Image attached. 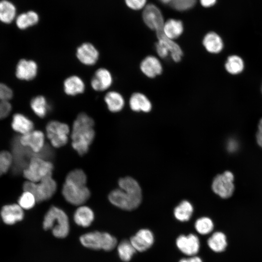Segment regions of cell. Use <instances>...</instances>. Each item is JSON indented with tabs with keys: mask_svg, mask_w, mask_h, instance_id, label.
Wrapping results in <instances>:
<instances>
[{
	"mask_svg": "<svg viewBox=\"0 0 262 262\" xmlns=\"http://www.w3.org/2000/svg\"><path fill=\"white\" fill-rule=\"evenodd\" d=\"M119 189L114 190L109 195V201L115 206L125 210H133L142 200L141 189L133 178L126 177L118 180Z\"/></svg>",
	"mask_w": 262,
	"mask_h": 262,
	"instance_id": "cell-1",
	"label": "cell"
},
{
	"mask_svg": "<svg viewBox=\"0 0 262 262\" xmlns=\"http://www.w3.org/2000/svg\"><path fill=\"white\" fill-rule=\"evenodd\" d=\"M94 121L85 113H81L74 120L71 133L72 147L81 155L85 154L93 142L95 132Z\"/></svg>",
	"mask_w": 262,
	"mask_h": 262,
	"instance_id": "cell-2",
	"label": "cell"
},
{
	"mask_svg": "<svg viewBox=\"0 0 262 262\" xmlns=\"http://www.w3.org/2000/svg\"><path fill=\"white\" fill-rule=\"evenodd\" d=\"M43 227L45 230L51 229L56 238H65L69 231L68 217L63 210L52 206L44 216Z\"/></svg>",
	"mask_w": 262,
	"mask_h": 262,
	"instance_id": "cell-3",
	"label": "cell"
},
{
	"mask_svg": "<svg viewBox=\"0 0 262 262\" xmlns=\"http://www.w3.org/2000/svg\"><path fill=\"white\" fill-rule=\"evenodd\" d=\"M82 245L85 247L94 250H113L117 245L116 239L106 232L95 231L86 233L80 237Z\"/></svg>",
	"mask_w": 262,
	"mask_h": 262,
	"instance_id": "cell-4",
	"label": "cell"
},
{
	"mask_svg": "<svg viewBox=\"0 0 262 262\" xmlns=\"http://www.w3.org/2000/svg\"><path fill=\"white\" fill-rule=\"evenodd\" d=\"M24 191L32 193L36 201L42 202L49 199L55 193L57 189L56 182L52 178V175H49L38 182L30 181H25L23 185Z\"/></svg>",
	"mask_w": 262,
	"mask_h": 262,
	"instance_id": "cell-5",
	"label": "cell"
},
{
	"mask_svg": "<svg viewBox=\"0 0 262 262\" xmlns=\"http://www.w3.org/2000/svg\"><path fill=\"white\" fill-rule=\"evenodd\" d=\"M53 166L49 161L37 156L31 158L23 174L27 180L38 182L45 177L52 175Z\"/></svg>",
	"mask_w": 262,
	"mask_h": 262,
	"instance_id": "cell-6",
	"label": "cell"
},
{
	"mask_svg": "<svg viewBox=\"0 0 262 262\" xmlns=\"http://www.w3.org/2000/svg\"><path fill=\"white\" fill-rule=\"evenodd\" d=\"M46 131L47 138L53 147H60L67 143L70 128L66 123L51 120L46 125Z\"/></svg>",
	"mask_w": 262,
	"mask_h": 262,
	"instance_id": "cell-7",
	"label": "cell"
},
{
	"mask_svg": "<svg viewBox=\"0 0 262 262\" xmlns=\"http://www.w3.org/2000/svg\"><path fill=\"white\" fill-rule=\"evenodd\" d=\"M62 194L65 199L74 205H82L90 196V192L86 185L65 181Z\"/></svg>",
	"mask_w": 262,
	"mask_h": 262,
	"instance_id": "cell-8",
	"label": "cell"
},
{
	"mask_svg": "<svg viewBox=\"0 0 262 262\" xmlns=\"http://www.w3.org/2000/svg\"><path fill=\"white\" fill-rule=\"evenodd\" d=\"M234 176L229 171L216 176L212 183L213 191L223 198L230 197L234 190Z\"/></svg>",
	"mask_w": 262,
	"mask_h": 262,
	"instance_id": "cell-9",
	"label": "cell"
},
{
	"mask_svg": "<svg viewBox=\"0 0 262 262\" xmlns=\"http://www.w3.org/2000/svg\"><path fill=\"white\" fill-rule=\"evenodd\" d=\"M21 145L30 149L33 153H39L44 147L45 135L39 130L32 131L22 135L18 139Z\"/></svg>",
	"mask_w": 262,
	"mask_h": 262,
	"instance_id": "cell-10",
	"label": "cell"
},
{
	"mask_svg": "<svg viewBox=\"0 0 262 262\" xmlns=\"http://www.w3.org/2000/svg\"><path fill=\"white\" fill-rule=\"evenodd\" d=\"M76 55L78 60L82 64L92 66L98 62L99 53L94 45L90 43L85 42L77 48Z\"/></svg>",
	"mask_w": 262,
	"mask_h": 262,
	"instance_id": "cell-11",
	"label": "cell"
},
{
	"mask_svg": "<svg viewBox=\"0 0 262 262\" xmlns=\"http://www.w3.org/2000/svg\"><path fill=\"white\" fill-rule=\"evenodd\" d=\"M143 18L147 26L156 32L163 29L164 18L160 10L155 5L150 4L145 7Z\"/></svg>",
	"mask_w": 262,
	"mask_h": 262,
	"instance_id": "cell-12",
	"label": "cell"
},
{
	"mask_svg": "<svg viewBox=\"0 0 262 262\" xmlns=\"http://www.w3.org/2000/svg\"><path fill=\"white\" fill-rule=\"evenodd\" d=\"M176 244L182 253L189 256H195L200 248L198 237L192 233L180 235L176 239Z\"/></svg>",
	"mask_w": 262,
	"mask_h": 262,
	"instance_id": "cell-13",
	"label": "cell"
},
{
	"mask_svg": "<svg viewBox=\"0 0 262 262\" xmlns=\"http://www.w3.org/2000/svg\"><path fill=\"white\" fill-rule=\"evenodd\" d=\"M113 78L110 71L103 67L99 68L94 73L90 82L92 88L96 91H104L112 85Z\"/></svg>",
	"mask_w": 262,
	"mask_h": 262,
	"instance_id": "cell-14",
	"label": "cell"
},
{
	"mask_svg": "<svg viewBox=\"0 0 262 262\" xmlns=\"http://www.w3.org/2000/svg\"><path fill=\"white\" fill-rule=\"evenodd\" d=\"M130 241L136 251L142 252L147 250L153 245L154 237L151 230L143 229L132 236Z\"/></svg>",
	"mask_w": 262,
	"mask_h": 262,
	"instance_id": "cell-15",
	"label": "cell"
},
{
	"mask_svg": "<svg viewBox=\"0 0 262 262\" xmlns=\"http://www.w3.org/2000/svg\"><path fill=\"white\" fill-rule=\"evenodd\" d=\"M142 73L149 78H154L161 74L163 66L160 60L155 56L148 55L142 60L140 64Z\"/></svg>",
	"mask_w": 262,
	"mask_h": 262,
	"instance_id": "cell-16",
	"label": "cell"
},
{
	"mask_svg": "<svg viewBox=\"0 0 262 262\" xmlns=\"http://www.w3.org/2000/svg\"><path fill=\"white\" fill-rule=\"evenodd\" d=\"M38 66L33 60L21 59L18 63L16 75L20 80L30 81L37 75Z\"/></svg>",
	"mask_w": 262,
	"mask_h": 262,
	"instance_id": "cell-17",
	"label": "cell"
},
{
	"mask_svg": "<svg viewBox=\"0 0 262 262\" xmlns=\"http://www.w3.org/2000/svg\"><path fill=\"white\" fill-rule=\"evenodd\" d=\"M0 215L4 223L13 225L21 221L24 214L23 209L18 204H13L4 206Z\"/></svg>",
	"mask_w": 262,
	"mask_h": 262,
	"instance_id": "cell-18",
	"label": "cell"
},
{
	"mask_svg": "<svg viewBox=\"0 0 262 262\" xmlns=\"http://www.w3.org/2000/svg\"><path fill=\"white\" fill-rule=\"evenodd\" d=\"M63 88L67 95L74 96L83 93L85 89V85L80 77L71 75L64 80Z\"/></svg>",
	"mask_w": 262,
	"mask_h": 262,
	"instance_id": "cell-19",
	"label": "cell"
},
{
	"mask_svg": "<svg viewBox=\"0 0 262 262\" xmlns=\"http://www.w3.org/2000/svg\"><path fill=\"white\" fill-rule=\"evenodd\" d=\"M129 104L131 110L136 112L148 113L151 110L152 107L148 98L140 92H135L131 95Z\"/></svg>",
	"mask_w": 262,
	"mask_h": 262,
	"instance_id": "cell-20",
	"label": "cell"
},
{
	"mask_svg": "<svg viewBox=\"0 0 262 262\" xmlns=\"http://www.w3.org/2000/svg\"><path fill=\"white\" fill-rule=\"evenodd\" d=\"M73 219L77 225L86 228L93 222L94 219V213L89 207L81 205L75 211Z\"/></svg>",
	"mask_w": 262,
	"mask_h": 262,
	"instance_id": "cell-21",
	"label": "cell"
},
{
	"mask_svg": "<svg viewBox=\"0 0 262 262\" xmlns=\"http://www.w3.org/2000/svg\"><path fill=\"white\" fill-rule=\"evenodd\" d=\"M104 100L108 109L112 113L121 111L125 106V99L123 96L115 91L107 92Z\"/></svg>",
	"mask_w": 262,
	"mask_h": 262,
	"instance_id": "cell-22",
	"label": "cell"
},
{
	"mask_svg": "<svg viewBox=\"0 0 262 262\" xmlns=\"http://www.w3.org/2000/svg\"><path fill=\"white\" fill-rule=\"evenodd\" d=\"M13 97L12 90L5 84L0 83V119L7 117L11 111L10 100Z\"/></svg>",
	"mask_w": 262,
	"mask_h": 262,
	"instance_id": "cell-23",
	"label": "cell"
},
{
	"mask_svg": "<svg viewBox=\"0 0 262 262\" xmlns=\"http://www.w3.org/2000/svg\"><path fill=\"white\" fill-rule=\"evenodd\" d=\"M202 44L205 49L211 53H218L223 48V42L220 36L216 33L211 32L204 37Z\"/></svg>",
	"mask_w": 262,
	"mask_h": 262,
	"instance_id": "cell-24",
	"label": "cell"
},
{
	"mask_svg": "<svg viewBox=\"0 0 262 262\" xmlns=\"http://www.w3.org/2000/svg\"><path fill=\"white\" fill-rule=\"evenodd\" d=\"M13 129L22 135L33 130V123L29 118L21 114H16L12 122Z\"/></svg>",
	"mask_w": 262,
	"mask_h": 262,
	"instance_id": "cell-25",
	"label": "cell"
},
{
	"mask_svg": "<svg viewBox=\"0 0 262 262\" xmlns=\"http://www.w3.org/2000/svg\"><path fill=\"white\" fill-rule=\"evenodd\" d=\"M183 26L180 20L170 19L164 23L163 32L169 39L174 41L182 33Z\"/></svg>",
	"mask_w": 262,
	"mask_h": 262,
	"instance_id": "cell-26",
	"label": "cell"
},
{
	"mask_svg": "<svg viewBox=\"0 0 262 262\" xmlns=\"http://www.w3.org/2000/svg\"><path fill=\"white\" fill-rule=\"evenodd\" d=\"M209 248L214 252L220 253L226 249L228 241L226 235L221 231L213 233L207 240Z\"/></svg>",
	"mask_w": 262,
	"mask_h": 262,
	"instance_id": "cell-27",
	"label": "cell"
},
{
	"mask_svg": "<svg viewBox=\"0 0 262 262\" xmlns=\"http://www.w3.org/2000/svg\"><path fill=\"white\" fill-rule=\"evenodd\" d=\"M30 105L34 113L41 118L46 116L50 108L46 98L42 95L37 96L33 98Z\"/></svg>",
	"mask_w": 262,
	"mask_h": 262,
	"instance_id": "cell-28",
	"label": "cell"
},
{
	"mask_svg": "<svg viewBox=\"0 0 262 262\" xmlns=\"http://www.w3.org/2000/svg\"><path fill=\"white\" fill-rule=\"evenodd\" d=\"M16 15V8L13 3L7 0L0 1V21L9 24Z\"/></svg>",
	"mask_w": 262,
	"mask_h": 262,
	"instance_id": "cell-29",
	"label": "cell"
},
{
	"mask_svg": "<svg viewBox=\"0 0 262 262\" xmlns=\"http://www.w3.org/2000/svg\"><path fill=\"white\" fill-rule=\"evenodd\" d=\"M38 20V14L30 11L18 15L16 18V24L18 28L23 30L35 25Z\"/></svg>",
	"mask_w": 262,
	"mask_h": 262,
	"instance_id": "cell-30",
	"label": "cell"
},
{
	"mask_svg": "<svg viewBox=\"0 0 262 262\" xmlns=\"http://www.w3.org/2000/svg\"><path fill=\"white\" fill-rule=\"evenodd\" d=\"M193 208L191 204L186 200L182 201L174 211L175 218L181 222L188 221L193 213Z\"/></svg>",
	"mask_w": 262,
	"mask_h": 262,
	"instance_id": "cell-31",
	"label": "cell"
},
{
	"mask_svg": "<svg viewBox=\"0 0 262 262\" xmlns=\"http://www.w3.org/2000/svg\"><path fill=\"white\" fill-rule=\"evenodd\" d=\"M117 250L120 259L124 262H129L136 251L130 241L127 240L121 241Z\"/></svg>",
	"mask_w": 262,
	"mask_h": 262,
	"instance_id": "cell-32",
	"label": "cell"
},
{
	"mask_svg": "<svg viewBox=\"0 0 262 262\" xmlns=\"http://www.w3.org/2000/svg\"><path fill=\"white\" fill-rule=\"evenodd\" d=\"M227 71L232 74H237L242 71L244 68V62L241 57L237 55L229 56L225 63Z\"/></svg>",
	"mask_w": 262,
	"mask_h": 262,
	"instance_id": "cell-33",
	"label": "cell"
},
{
	"mask_svg": "<svg viewBox=\"0 0 262 262\" xmlns=\"http://www.w3.org/2000/svg\"><path fill=\"white\" fill-rule=\"evenodd\" d=\"M195 228L198 233L201 235H207L213 231L214 225L210 218L202 217L196 221Z\"/></svg>",
	"mask_w": 262,
	"mask_h": 262,
	"instance_id": "cell-34",
	"label": "cell"
},
{
	"mask_svg": "<svg viewBox=\"0 0 262 262\" xmlns=\"http://www.w3.org/2000/svg\"><path fill=\"white\" fill-rule=\"evenodd\" d=\"M66 181L86 185L87 178L85 173L81 169H74L67 175Z\"/></svg>",
	"mask_w": 262,
	"mask_h": 262,
	"instance_id": "cell-35",
	"label": "cell"
},
{
	"mask_svg": "<svg viewBox=\"0 0 262 262\" xmlns=\"http://www.w3.org/2000/svg\"><path fill=\"white\" fill-rule=\"evenodd\" d=\"M13 163V156L12 153L8 151L0 152V173H6L11 167Z\"/></svg>",
	"mask_w": 262,
	"mask_h": 262,
	"instance_id": "cell-36",
	"label": "cell"
},
{
	"mask_svg": "<svg viewBox=\"0 0 262 262\" xmlns=\"http://www.w3.org/2000/svg\"><path fill=\"white\" fill-rule=\"evenodd\" d=\"M36 202V198L32 193L24 191L18 198V204L23 209L29 210L34 206Z\"/></svg>",
	"mask_w": 262,
	"mask_h": 262,
	"instance_id": "cell-37",
	"label": "cell"
},
{
	"mask_svg": "<svg viewBox=\"0 0 262 262\" xmlns=\"http://www.w3.org/2000/svg\"><path fill=\"white\" fill-rule=\"evenodd\" d=\"M196 0H171L170 4L176 10L184 11L193 7Z\"/></svg>",
	"mask_w": 262,
	"mask_h": 262,
	"instance_id": "cell-38",
	"label": "cell"
},
{
	"mask_svg": "<svg viewBox=\"0 0 262 262\" xmlns=\"http://www.w3.org/2000/svg\"><path fill=\"white\" fill-rule=\"evenodd\" d=\"M147 0H125L127 5L133 10H139L145 5Z\"/></svg>",
	"mask_w": 262,
	"mask_h": 262,
	"instance_id": "cell-39",
	"label": "cell"
},
{
	"mask_svg": "<svg viewBox=\"0 0 262 262\" xmlns=\"http://www.w3.org/2000/svg\"><path fill=\"white\" fill-rule=\"evenodd\" d=\"M179 262H203L202 259L196 256H190L187 258H182Z\"/></svg>",
	"mask_w": 262,
	"mask_h": 262,
	"instance_id": "cell-40",
	"label": "cell"
},
{
	"mask_svg": "<svg viewBox=\"0 0 262 262\" xmlns=\"http://www.w3.org/2000/svg\"><path fill=\"white\" fill-rule=\"evenodd\" d=\"M216 0H200L201 5L205 7H209L213 5Z\"/></svg>",
	"mask_w": 262,
	"mask_h": 262,
	"instance_id": "cell-41",
	"label": "cell"
},
{
	"mask_svg": "<svg viewBox=\"0 0 262 262\" xmlns=\"http://www.w3.org/2000/svg\"><path fill=\"white\" fill-rule=\"evenodd\" d=\"M256 140L258 145L262 147V130H258L256 134Z\"/></svg>",
	"mask_w": 262,
	"mask_h": 262,
	"instance_id": "cell-42",
	"label": "cell"
},
{
	"mask_svg": "<svg viewBox=\"0 0 262 262\" xmlns=\"http://www.w3.org/2000/svg\"><path fill=\"white\" fill-rule=\"evenodd\" d=\"M258 130H262V118L259 121L258 124Z\"/></svg>",
	"mask_w": 262,
	"mask_h": 262,
	"instance_id": "cell-43",
	"label": "cell"
},
{
	"mask_svg": "<svg viewBox=\"0 0 262 262\" xmlns=\"http://www.w3.org/2000/svg\"><path fill=\"white\" fill-rule=\"evenodd\" d=\"M162 2L166 4L168 3H170L171 0H160Z\"/></svg>",
	"mask_w": 262,
	"mask_h": 262,
	"instance_id": "cell-44",
	"label": "cell"
},
{
	"mask_svg": "<svg viewBox=\"0 0 262 262\" xmlns=\"http://www.w3.org/2000/svg\"></svg>",
	"mask_w": 262,
	"mask_h": 262,
	"instance_id": "cell-45",
	"label": "cell"
},
{
	"mask_svg": "<svg viewBox=\"0 0 262 262\" xmlns=\"http://www.w3.org/2000/svg\"><path fill=\"white\" fill-rule=\"evenodd\" d=\"M1 175V174L0 173V176Z\"/></svg>",
	"mask_w": 262,
	"mask_h": 262,
	"instance_id": "cell-46",
	"label": "cell"
}]
</instances>
